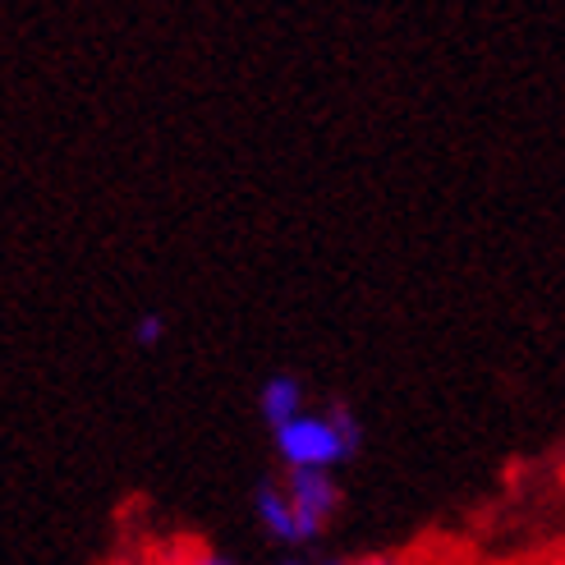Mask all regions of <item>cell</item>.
Here are the masks:
<instances>
[{
    "label": "cell",
    "mask_w": 565,
    "mask_h": 565,
    "mask_svg": "<svg viewBox=\"0 0 565 565\" xmlns=\"http://www.w3.org/2000/svg\"><path fill=\"white\" fill-rule=\"evenodd\" d=\"M359 418L335 405L331 414H299L286 428H276V450L290 469H327L350 460L359 450Z\"/></svg>",
    "instance_id": "6da1fadb"
},
{
    "label": "cell",
    "mask_w": 565,
    "mask_h": 565,
    "mask_svg": "<svg viewBox=\"0 0 565 565\" xmlns=\"http://www.w3.org/2000/svg\"><path fill=\"white\" fill-rule=\"evenodd\" d=\"M286 492H290L295 520H299V543L318 539L331 524V515L341 511V488H335V478L327 469H290Z\"/></svg>",
    "instance_id": "7a4b0ae2"
},
{
    "label": "cell",
    "mask_w": 565,
    "mask_h": 565,
    "mask_svg": "<svg viewBox=\"0 0 565 565\" xmlns=\"http://www.w3.org/2000/svg\"><path fill=\"white\" fill-rule=\"evenodd\" d=\"M258 409H263V418L271 423V433L286 428L290 418H299V414H303V386H299V377H290V373L267 377V386H263V395H258Z\"/></svg>",
    "instance_id": "3957f363"
},
{
    "label": "cell",
    "mask_w": 565,
    "mask_h": 565,
    "mask_svg": "<svg viewBox=\"0 0 565 565\" xmlns=\"http://www.w3.org/2000/svg\"><path fill=\"white\" fill-rule=\"evenodd\" d=\"M258 520L271 539L280 543H299V520H295V505H290V492L276 488V483H263L258 488Z\"/></svg>",
    "instance_id": "277c9868"
},
{
    "label": "cell",
    "mask_w": 565,
    "mask_h": 565,
    "mask_svg": "<svg viewBox=\"0 0 565 565\" xmlns=\"http://www.w3.org/2000/svg\"><path fill=\"white\" fill-rule=\"evenodd\" d=\"M175 565H235V561L221 556V552H207V547H180Z\"/></svg>",
    "instance_id": "5b68a950"
},
{
    "label": "cell",
    "mask_w": 565,
    "mask_h": 565,
    "mask_svg": "<svg viewBox=\"0 0 565 565\" xmlns=\"http://www.w3.org/2000/svg\"><path fill=\"white\" fill-rule=\"evenodd\" d=\"M134 341H138V345H157V341H161V318H157V313H152V318H138Z\"/></svg>",
    "instance_id": "8992f818"
},
{
    "label": "cell",
    "mask_w": 565,
    "mask_h": 565,
    "mask_svg": "<svg viewBox=\"0 0 565 565\" xmlns=\"http://www.w3.org/2000/svg\"><path fill=\"white\" fill-rule=\"evenodd\" d=\"M125 565H175V556H138V561H125Z\"/></svg>",
    "instance_id": "52a82bcc"
},
{
    "label": "cell",
    "mask_w": 565,
    "mask_h": 565,
    "mask_svg": "<svg viewBox=\"0 0 565 565\" xmlns=\"http://www.w3.org/2000/svg\"><path fill=\"white\" fill-rule=\"evenodd\" d=\"M359 565H401V561H391V556H369V561H359Z\"/></svg>",
    "instance_id": "ba28073f"
},
{
    "label": "cell",
    "mask_w": 565,
    "mask_h": 565,
    "mask_svg": "<svg viewBox=\"0 0 565 565\" xmlns=\"http://www.w3.org/2000/svg\"><path fill=\"white\" fill-rule=\"evenodd\" d=\"M290 565H295V561H290Z\"/></svg>",
    "instance_id": "9c48e42d"
}]
</instances>
